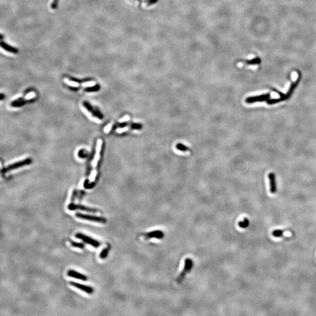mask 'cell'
Returning <instances> with one entry per match:
<instances>
[{
    "instance_id": "cell-7",
    "label": "cell",
    "mask_w": 316,
    "mask_h": 316,
    "mask_svg": "<svg viewBox=\"0 0 316 316\" xmlns=\"http://www.w3.org/2000/svg\"><path fill=\"white\" fill-rule=\"evenodd\" d=\"M68 209L71 211H73L76 210H80L81 211H84L86 212H90V213H97L98 210L94 208L88 207L84 205H75V203H70L68 205Z\"/></svg>"
},
{
    "instance_id": "cell-15",
    "label": "cell",
    "mask_w": 316,
    "mask_h": 316,
    "mask_svg": "<svg viewBox=\"0 0 316 316\" xmlns=\"http://www.w3.org/2000/svg\"><path fill=\"white\" fill-rule=\"evenodd\" d=\"M1 47L5 51L10 52V53H12L16 54L18 52V50L17 48L12 47L11 45H9L8 44H7L5 42H3L2 41H1Z\"/></svg>"
},
{
    "instance_id": "cell-16",
    "label": "cell",
    "mask_w": 316,
    "mask_h": 316,
    "mask_svg": "<svg viewBox=\"0 0 316 316\" xmlns=\"http://www.w3.org/2000/svg\"><path fill=\"white\" fill-rule=\"evenodd\" d=\"M241 61L243 63L248 66L259 65L261 63V59L259 57H255L249 60H241Z\"/></svg>"
},
{
    "instance_id": "cell-22",
    "label": "cell",
    "mask_w": 316,
    "mask_h": 316,
    "mask_svg": "<svg viewBox=\"0 0 316 316\" xmlns=\"http://www.w3.org/2000/svg\"><path fill=\"white\" fill-rule=\"evenodd\" d=\"M70 244H71L72 246L75 247V248H80V249H83V248H84V245L83 243L76 242L73 241H70Z\"/></svg>"
},
{
    "instance_id": "cell-27",
    "label": "cell",
    "mask_w": 316,
    "mask_h": 316,
    "mask_svg": "<svg viewBox=\"0 0 316 316\" xmlns=\"http://www.w3.org/2000/svg\"><path fill=\"white\" fill-rule=\"evenodd\" d=\"M111 124L106 126L105 127V128H104V132H105L106 133H108V132L110 131V130H111Z\"/></svg>"
},
{
    "instance_id": "cell-12",
    "label": "cell",
    "mask_w": 316,
    "mask_h": 316,
    "mask_svg": "<svg viewBox=\"0 0 316 316\" xmlns=\"http://www.w3.org/2000/svg\"><path fill=\"white\" fill-rule=\"evenodd\" d=\"M67 275L68 276L73 278L75 279H79L83 281H86L87 280V277L85 276L84 274H82L81 273H79L77 271H75L73 270H69L67 272Z\"/></svg>"
},
{
    "instance_id": "cell-9",
    "label": "cell",
    "mask_w": 316,
    "mask_h": 316,
    "mask_svg": "<svg viewBox=\"0 0 316 316\" xmlns=\"http://www.w3.org/2000/svg\"><path fill=\"white\" fill-rule=\"evenodd\" d=\"M83 106L93 115V116H96L100 119H102L103 118L102 114L99 111V110H98L96 108L92 107L88 102L84 101L83 102Z\"/></svg>"
},
{
    "instance_id": "cell-14",
    "label": "cell",
    "mask_w": 316,
    "mask_h": 316,
    "mask_svg": "<svg viewBox=\"0 0 316 316\" xmlns=\"http://www.w3.org/2000/svg\"><path fill=\"white\" fill-rule=\"evenodd\" d=\"M35 97V94L33 92H31V93H28L27 94L25 97H24V98L22 99H19L18 100H16L15 101H14L12 102L11 104L13 106H20L19 105H22L23 104L24 102L26 101V100H31V99H32L33 98Z\"/></svg>"
},
{
    "instance_id": "cell-25",
    "label": "cell",
    "mask_w": 316,
    "mask_h": 316,
    "mask_svg": "<svg viewBox=\"0 0 316 316\" xmlns=\"http://www.w3.org/2000/svg\"><path fill=\"white\" fill-rule=\"evenodd\" d=\"M59 0H53L52 3L51 5V8L52 9H56L57 8Z\"/></svg>"
},
{
    "instance_id": "cell-6",
    "label": "cell",
    "mask_w": 316,
    "mask_h": 316,
    "mask_svg": "<svg viewBox=\"0 0 316 316\" xmlns=\"http://www.w3.org/2000/svg\"><path fill=\"white\" fill-rule=\"evenodd\" d=\"M141 235L144 237L145 240H148L152 238H156L160 239L164 237V234L163 233L162 231L155 230L149 233H142Z\"/></svg>"
},
{
    "instance_id": "cell-24",
    "label": "cell",
    "mask_w": 316,
    "mask_h": 316,
    "mask_svg": "<svg viewBox=\"0 0 316 316\" xmlns=\"http://www.w3.org/2000/svg\"><path fill=\"white\" fill-rule=\"evenodd\" d=\"M131 128L133 130H141L142 128V126L141 124H135V123H133L131 124Z\"/></svg>"
},
{
    "instance_id": "cell-26",
    "label": "cell",
    "mask_w": 316,
    "mask_h": 316,
    "mask_svg": "<svg viewBox=\"0 0 316 316\" xmlns=\"http://www.w3.org/2000/svg\"><path fill=\"white\" fill-rule=\"evenodd\" d=\"M77 191L75 189V190H73V191L72 195V197H71V202H70V203H74L75 199H76V195H77Z\"/></svg>"
},
{
    "instance_id": "cell-23",
    "label": "cell",
    "mask_w": 316,
    "mask_h": 316,
    "mask_svg": "<svg viewBox=\"0 0 316 316\" xmlns=\"http://www.w3.org/2000/svg\"><path fill=\"white\" fill-rule=\"evenodd\" d=\"M100 89V86L99 85H95L92 87H89L86 88V91L88 92H91V91H97Z\"/></svg>"
},
{
    "instance_id": "cell-17",
    "label": "cell",
    "mask_w": 316,
    "mask_h": 316,
    "mask_svg": "<svg viewBox=\"0 0 316 316\" xmlns=\"http://www.w3.org/2000/svg\"><path fill=\"white\" fill-rule=\"evenodd\" d=\"M139 3V7H141L142 4L145 5L146 7L156 4L159 0H135Z\"/></svg>"
},
{
    "instance_id": "cell-3",
    "label": "cell",
    "mask_w": 316,
    "mask_h": 316,
    "mask_svg": "<svg viewBox=\"0 0 316 316\" xmlns=\"http://www.w3.org/2000/svg\"><path fill=\"white\" fill-rule=\"evenodd\" d=\"M76 217L79 219H82L84 220H87L90 221H94L98 223L105 224L107 222L106 219L102 217L99 216H96L93 215H88V214H82L80 213H77L76 214Z\"/></svg>"
},
{
    "instance_id": "cell-8",
    "label": "cell",
    "mask_w": 316,
    "mask_h": 316,
    "mask_svg": "<svg viewBox=\"0 0 316 316\" xmlns=\"http://www.w3.org/2000/svg\"><path fill=\"white\" fill-rule=\"evenodd\" d=\"M270 98V94H265L263 95H260L258 96L250 97L247 98L245 100V102L247 104H252L256 102H261L268 100Z\"/></svg>"
},
{
    "instance_id": "cell-2",
    "label": "cell",
    "mask_w": 316,
    "mask_h": 316,
    "mask_svg": "<svg viewBox=\"0 0 316 316\" xmlns=\"http://www.w3.org/2000/svg\"><path fill=\"white\" fill-rule=\"evenodd\" d=\"M193 267V261L190 258H186L185 261V266L181 273L177 276L176 279V282L178 284H181L184 280L186 274L189 273Z\"/></svg>"
},
{
    "instance_id": "cell-5",
    "label": "cell",
    "mask_w": 316,
    "mask_h": 316,
    "mask_svg": "<svg viewBox=\"0 0 316 316\" xmlns=\"http://www.w3.org/2000/svg\"><path fill=\"white\" fill-rule=\"evenodd\" d=\"M31 163V160L30 159H25V160H23L19 161L18 162L14 163L13 164L10 165L9 166H8L7 167L4 168V169H2L1 172H2V173H5L6 172H9V170L17 169L18 167H22V166H25V165H29Z\"/></svg>"
},
{
    "instance_id": "cell-4",
    "label": "cell",
    "mask_w": 316,
    "mask_h": 316,
    "mask_svg": "<svg viewBox=\"0 0 316 316\" xmlns=\"http://www.w3.org/2000/svg\"><path fill=\"white\" fill-rule=\"evenodd\" d=\"M76 237L78 239H81L86 244H89L94 248H98L101 245V243L97 240H96L91 237H88L81 233H77L76 234Z\"/></svg>"
},
{
    "instance_id": "cell-21",
    "label": "cell",
    "mask_w": 316,
    "mask_h": 316,
    "mask_svg": "<svg viewBox=\"0 0 316 316\" xmlns=\"http://www.w3.org/2000/svg\"><path fill=\"white\" fill-rule=\"evenodd\" d=\"M176 148L177 150L181 151V152H186L187 151L189 150V148L188 147H187L186 146H185V145L182 144H177L176 145Z\"/></svg>"
},
{
    "instance_id": "cell-1",
    "label": "cell",
    "mask_w": 316,
    "mask_h": 316,
    "mask_svg": "<svg viewBox=\"0 0 316 316\" xmlns=\"http://www.w3.org/2000/svg\"><path fill=\"white\" fill-rule=\"evenodd\" d=\"M301 79H302V75H301L300 73H299L298 79H297V80L295 81H294V82H293L292 83L286 94H284L282 93L278 92L279 95L280 96V97L279 98H277V99L268 100L267 101V103L268 104L270 105V104H276V103H278V102H280V101H284V100L288 99L291 96V95L293 94V91L295 90V88L297 87V86L299 85V84L300 80H301Z\"/></svg>"
},
{
    "instance_id": "cell-13",
    "label": "cell",
    "mask_w": 316,
    "mask_h": 316,
    "mask_svg": "<svg viewBox=\"0 0 316 316\" xmlns=\"http://www.w3.org/2000/svg\"><path fill=\"white\" fill-rule=\"evenodd\" d=\"M269 179L270 183V191L271 193L274 194L277 191V186H276V182L275 179V175L274 173H270L269 174Z\"/></svg>"
},
{
    "instance_id": "cell-19",
    "label": "cell",
    "mask_w": 316,
    "mask_h": 316,
    "mask_svg": "<svg viewBox=\"0 0 316 316\" xmlns=\"http://www.w3.org/2000/svg\"><path fill=\"white\" fill-rule=\"evenodd\" d=\"M249 225V220L246 218H245L242 221L239 222L238 225L241 228H246Z\"/></svg>"
},
{
    "instance_id": "cell-18",
    "label": "cell",
    "mask_w": 316,
    "mask_h": 316,
    "mask_svg": "<svg viewBox=\"0 0 316 316\" xmlns=\"http://www.w3.org/2000/svg\"><path fill=\"white\" fill-rule=\"evenodd\" d=\"M110 248H111L110 245H108L107 248L102 249V251L100 254V258L101 259H105L107 257L108 254V252L110 251Z\"/></svg>"
},
{
    "instance_id": "cell-10",
    "label": "cell",
    "mask_w": 316,
    "mask_h": 316,
    "mask_svg": "<svg viewBox=\"0 0 316 316\" xmlns=\"http://www.w3.org/2000/svg\"><path fill=\"white\" fill-rule=\"evenodd\" d=\"M69 284L72 286L75 287L76 288L80 289V290L85 292L86 293H88V294H92L94 292L93 288L91 286L82 284H79L77 282H70Z\"/></svg>"
},
{
    "instance_id": "cell-20",
    "label": "cell",
    "mask_w": 316,
    "mask_h": 316,
    "mask_svg": "<svg viewBox=\"0 0 316 316\" xmlns=\"http://www.w3.org/2000/svg\"><path fill=\"white\" fill-rule=\"evenodd\" d=\"M285 233L284 230H275L274 231H272V235L274 237H277V238H279V237H282L284 235V233Z\"/></svg>"
},
{
    "instance_id": "cell-11",
    "label": "cell",
    "mask_w": 316,
    "mask_h": 316,
    "mask_svg": "<svg viewBox=\"0 0 316 316\" xmlns=\"http://www.w3.org/2000/svg\"><path fill=\"white\" fill-rule=\"evenodd\" d=\"M102 144V142L101 140H98L97 143V147H96V153L95 156H94V158L93 159V162H92V166L94 168L96 167V166H97L98 162L99 159H100V152H101V150Z\"/></svg>"
}]
</instances>
